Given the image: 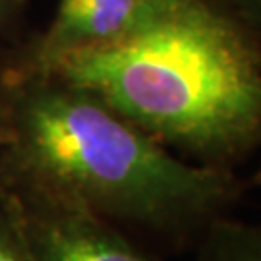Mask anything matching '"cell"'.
I'll list each match as a JSON object with an SVG mask.
<instances>
[{
  "label": "cell",
  "instance_id": "3",
  "mask_svg": "<svg viewBox=\"0 0 261 261\" xmlns=\"http://www.w3.org/2000/svg\"><path fill=\"white\" fill-rule=\"evenodd\" d=\"M4 192L33 261H161L147 246L87 209L10 188Z\"/></svg>",
  "mask_w": 261,
  "mask_h": 261
},
{
  "label": "cell",
  "instance_id": "8",
  "mask_svg": "<svg viewBox=\"0 0 261 261\" xmlns=\"http://www.w3.org/2000/svg\"><path fill=\"white\" fill-rule=\"evenodd\" d=\"M25 0H0V37H12L23 18Z\"/></svg>",
  "mask_w": 261,
  "mask_h": 261
},
{
  "label": "cell",
  "instance_id": "5",
  "mask_svg": "<svg viewBox=\"0 0 261 261\" xmlns=\"http://www.w3.org/2000/svg\"><path fill=\"white\" fill-rule=\"evenodd\" d=\"M192 252L196 261H261V223L221 217L207 226Z\"/></svg>",
  "mask_w": 261,
  "mask_h": 261
},
{
  "label": "cell",
  "instance_id": "10",
  "mask_svg": "<svg viewBox=\"0 0 261 261\" xmlns=\"http://www.w3.org/2000/svg\"><path fill=\"white\" fill-rule=\"evenodd\" d=\"M248 186L250 188H261V165L257 167V170L253 172V176L248 178Z\"/></svg>",
  "mask_w": 261,
  "mask_h": 261
},
{
  "label": "cell",
  "instance_id": "9",
  "mask_svg": "<svg viewBox=\"0 0 261 261\" xmlns=\"http://www.w3.org/2000/svg\"><path fill=\"white\" fill-rule=\"evenodd\" d=\"M10 74H12V48L0 47V128H2V114H4Z\"/></svg>",
  "mask_w": 261,
  "mask_h": 261
},
{
  "label": "cell",
  "instance_id": "1",
  "mask_svg": "<svg viewBox=\"0 0 261 261\" xmlns=\"http://www.w3.org/2000/svg\"><path fill=\"white\" fill-rule=\"evenodd\" d=\"M0 184L87 209L149 250H194L248 180L178 157L89 89L12 64Z\"/></svg>",
  "mask_w": 261,
  "mask_h": 261
},
{
  "label": "cell",
  "instance_id": "4",
  "mask_svg": "<svg viewBox=\"0 0 261 261\" xmlns=\"http://www.w3.org/2000/svg\"><path fill=\"white\" fill-rule=\"evenodd\" d=\"M145 0H60L50 25L28 45L12 48V64L45 72L80 50L105 45L132 23Z\"/></svg>",
  "mask_w": 261,
  "mask_h": 261
},
{
  "label": "cell",
  "instance_id": "7",
  "mask_svg": "<svg viewBox=\"0 0 261 261\" xmlns=\"http://www.w3.org/2000/svg\"><path fill=\"white\" fill-rule=\"evenodd\" d=\"M261 41V0H215Z\"/></svg>",
  "mask_w": 261,
  "mask_h": 261
},
{
  "label": "cell",
  "instance_id": "2",
  "mask_svg": "<svg viewBox=\"0 0 261 261\" xmlns=\"http://www.w3.org/2000/svg\"><path fill=\"white\" fill-rule=\"evenodd\" d=\"M45 72L190 163L236 172L261 151V41L215 0H145L116 39Z\"/></svg>",
  "mask_w": 261,
  "mask_h": 261
},
{
  "label": "cell",
  "instance_id": "6",
  "mask_svg": "<svg viewBox=\"0 0 261 261\" xmlns=\"http://www.w3.org/2000/svg\"><path fill=\"white\" fill-rule=\"evenodd\" d=\"M0 261H33L16 209L0 186Z\"/></svg>",
  "mask_w": 261,
  "mask_h": 261
}]
</instances>
